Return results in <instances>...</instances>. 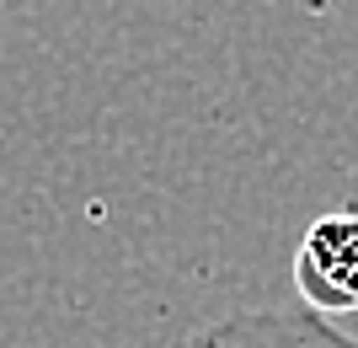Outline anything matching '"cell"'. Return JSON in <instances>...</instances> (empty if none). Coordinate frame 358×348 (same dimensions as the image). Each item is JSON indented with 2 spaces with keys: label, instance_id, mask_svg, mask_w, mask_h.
<instances>
[{
  "label": "cell",
  "instance_id": "obj_1",
  "mask_svg": "<svg viewBox=\"0 0 358 348\" xmlns=\"http://www.w3.org/2000/svg\"><path fill=\"white\" fill-rule=\"evenodd\" d=\"M294 289L315 311H358V214H321L305 230Z\"/></svg>",
  "mask_w": 358,
  "mask_h": 348
},
{
  "label": "cell",
  "instance_id": "obj_2",
  "mask_svg": "<svg viewBox=\"0 0 358 348\" xmlns=\"http://www.w3.org/2000/svg\"><path fill=\"white\" fill-rule=\"evenodd\" d=\"M177 348H358V337L337 333L315 311L268 305V311H236V316L209 321V327L187 333Z\"/></svg>",
  "mask_w": 358,
  "mask_h": 348
}]
</instances>
